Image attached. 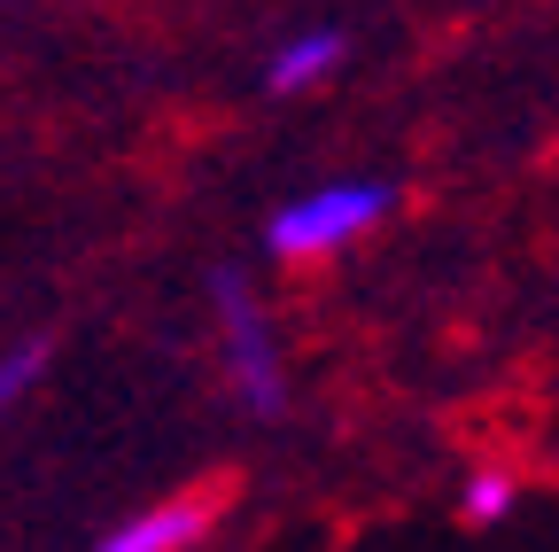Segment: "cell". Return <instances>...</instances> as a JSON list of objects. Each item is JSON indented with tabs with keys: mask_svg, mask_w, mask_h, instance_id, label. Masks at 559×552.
<instances>
[{
	"mask_svg": "<svg viewBox=\"0 0 559 552\" xmlns=\"http://www.w3.org/2000/svg\"><path fill=\"white\" fill-rule=\"evenodd\" d=\"M334 62H342V32H304V39H288V47H272L264 86H272V94H311L319 79H334Z\"/></svg>",
	"mask_w": 559,
	"mask_h": 552,
	"instance_id": "obj_4",
	"label": "cell"
},
{
	"mask_svg": "<svg viewBox=\"0 0 559 552\" xmlns=\"http://www.w3.org/2000/svg\"><path fill=\"white\" fill-rule=\"evenodd\" d=\"M513 491H521V482L489 467V474H474V482H466V498H459V514H466L474 529H489V521H506V514H513Z\"/></svg>",
	"mask_w": 559,
	"mask_h": 552,
	"instance_id": "obj_5",
	"label": "cell"
},
{
	"mask_svg": "<svg viewBox=\"0 0 559 552\" xmlns=\"http://www.w3.org/2000/svg\"><path fill=\"white\" fill-rule=\"evenodd\" d=\"M210 296H218V342H226L234 397L272 421V412L288 404V381H280V351H272V327H264V312H257V296H249V281H241L234 265L210 272Z\"/></svg>",
	"mask_w": 559,
	"mask_h": 552,
	"instance_id": "obj_1",
	"label": "cell"
},
{
	"mask_svg": "<svg viewBox=\"0 0 559 552\" xmlns=\"http://www.w3.org/2000/svg\"><path fill=\"white\" fill-rule=\"evenodd\" d=\"M202 529H210L202 498H164L148 514H132L124 529H109L102 552H187V544H202Z\"/></svg>",
	"mask_w": 559,
	"mask_h": 552,
	"instance_id": "obj_3",
	"label": "cell"
},
{
	"mask_svg": "<svg viewBox=\"0 0 559 552\" xmlns=\"http://www.w3.org/2000/svg\"><path fill=\"white\" fill-rule=\"evenodd\" d=\"M39 374H47V342H16V351H0V412H9Z\"/></svg>",
	"mask_w": 559,
	"mask_h": 552,
	"instance_id": "obj_6",
	"label": "cell"
},
{
	"mask_svg": "<svg viewBox=\"0 0 559 552\" xmlns=\"http://www.w3.org/2000/svg\"><path fill=\"white\" fill-rule=\"evenodd\" d=\"M389 219V187L373 179H334V187H311L296 195L288 211L272 219V249L280 257H319V249H342Z\"/></svg>",
	"mask_w": 559,
	"mask_h": 552,
	"instance_id": "obj_2",
	"label": "cell"
}]
</instances>
